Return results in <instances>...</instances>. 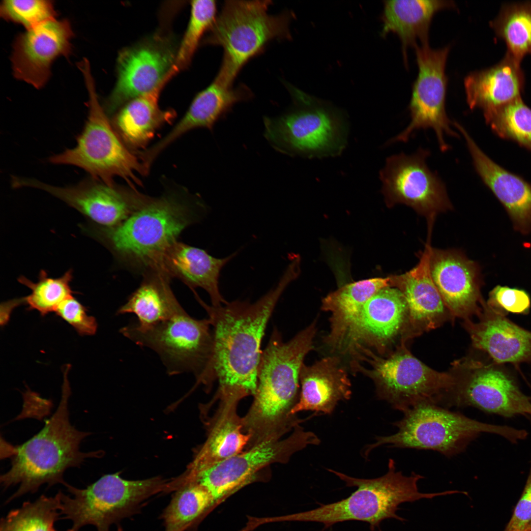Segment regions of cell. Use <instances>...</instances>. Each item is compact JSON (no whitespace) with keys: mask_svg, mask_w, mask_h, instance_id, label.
Instances as JSON below:
<instances>
[{"mask_svg":"<svg viewBox=\"0 0 531 531\" xmlns=\"http://www.w3.org/2000/svg\"><path fill=\"white\" fill-rule=\"evenodd\" d=\"M454 127L464 138L474 169L484 184L503 206L515 229L523 234L531 232V183L492 160L477 146L463 126Z\"/></svg>","mask_w":531,"mask_h":531,"instance_id":"23","label":"cell"},{"mask_svg":"<svg viewBox=\"0 0 531 531\" xmlns=\"http://www.w3.org/2000/svg\"><path fill=\"white\" fill-rule=\"evenodd\" d=\"M520 62L507 54L496 65L468 75L464 87L470 108H480L485 117L520 98L524 77Z\"/></svg>","mask_w":531,"mask_h":531,"instance_id":"29","label":"cell"},{"mask_svg":"<svg viewBox=\"0 0 531 531\" xmlns=\"http://www.w3.org/2000/svg\"><path fill=\"white\" fill-rule=\"evenodd\" d=\"M190 16L183 38L178 46L174 67L178 72L190 62L205 33L214 23L217 4L214 0H193L191 3Z\"/></svg>","mask_w":531,"mask_h":531,"instance_id":"39","label":"cell"},{"mask_svg":"<svg viewBox=\"0 0 531 531\" xmlns=\"http://www.w3.org/2000/svg\"><path fill=\"white\" fill-rule=\"evenodd\" d=\"M215 502L200 484L186 483L174 495L162 514L164 531H184Z\"/></svg>","mask_w":531,"mask_h":531,"instance_id":"36","label":"cell"},{"mask_svg":"<svg viewBox=\"0 0 531 531\" xmlns=\"http://www.w3.org/2000/svg\"><path fill=\"white\" fill-rule=\"evenodd\" d=\"M430 270L432 278L442 300L453 317L469 320L480 315L479 267L460 251L430 247Z\"/></svg>","mask_w":531,"mask_h":531,"instance_id":"21","label":"cell"},{"mask_svg":"<svg viewBox=\"0 0 531 531\" xmlns=\"http://www.w3.org/2000/svg\"><path fill=\"white\" fill-rule=\"evenodd\" d=\"M73 279V270L69 269L58 278L50 277L44 269L40 271L36 282L24 276H20L18 282L29 288L31 293L26 297L11 300L13 309L22 305H27L28 310L38 311L41 315L55 312L64 300L73 296L70 283Z\"/></svg>","mask_w":531,"mask_h":531,"instance_id":"34","label":"cell"},{"mask_svg":"<svg viewBox=\"0 0 531 531\" xmlns=\"http://www.w3.org/2000/svg\"><path fill=\"white\" fill-rule=\"evenodd\" d=\"M178 46L172 36L157 33L120 52L117 79L103 106L108 116L130 100L149 92L177 72L173 68Z\"/></svg>","mask_w":531,"mask_h":531,"instance_id":"15","label":"cell"},{"mask_svg":"<svg viewBox=\"0 0 531 531\" xmlns=\"http://www.w3.org/2000/svg\"><path fill=\"white\" fill-rule=\"evenodd\" d=\"M55 312L81 335L95 333L97 324L94 317L87 314V308L72 296L61 302Z\"/></svg>","mask_w":531,"mask_h":531,"instance_id":"42","label":"cell"},{"mask_svg":"<svg viewBox=\"0 0 531 531\" xmlns=\"http://www.w3.org/2000/svg\"><path fill=\"white\" fill-rule=\"evenodd\" d=\"M430 244L426 243L417 265L400 275L389 276L391 287L403 295L408 308L402 341L437 328L450 315L432 278L429 265Z\"/></svg>","mask_w":531,"mask_h":531,"instance_id":"22","label":"cell"},{"mask_svg":"<svg viewBox=\"0 0 531 531\" xmlns=\"http://www.w3.org/2000/svg\"><path fill=\"white\" fill-rule=\"evenodd\" d=\"M14 188L31 187L60 200L99 226L115 227L127 219L144 204L146 196L136 190L108 185L91 177L73 186H54L35 178L14 176Z\"/></svg>","mask_w":531,"mask_h":531,"instance_id":"17","label":"cell"},{"mask_svg":"<svg viewBox=\"0 0 531 531\" xmlns=\"http://www.w3.org/2000/svg\"><path fill=\"white\" fill-rule=\"evenodd\" d=\"M492 131L531 152V109L518 98L484 117Z\"/></svg>","mask_w":531,"mask_h":531,"instance_id":"38","label":"cell"},{"mask_svg":"<svg viewBox=\"0 0 531 531\" xmlns=\"http://www.w3.org/2000/svg\"><path fill=\"white\" fill-rule=\"evenodd\" d=\"M60 507L59 492L54 497L42 495L34 502H26L1 519L0 531H58L54 523L61 514Z\"/></svg>","mask_w":531,"mask_h":531,"instance_id":"37","label":"cell"},{"mask_svg":"<svg viewBox=\"0 0 531 531\" xmlns=\"http://www.w3.org/2000/svg\"><path fill=\"white\" fill-rule=\"evenodd\" d=\"M70 367L66 366L63 369L59 403L43 428L22 444L8 445L11 467L0 476V484L4 489L19 486L7 502L26 493L36 492L44 484L48 487L58 483L65 486L67 483L63 477L67 469L79 467L87 459L99 456V451L80 450L81 442L90 433L78 430L69 420L71 389L67 374Z\"/></svg>","mask_w":531,"mask_h":531,"instance_id":"4","label":"cell"},{"mask_svg":"<svg viewBox=\"0 0 531 531\" xmlns=\"http://www.w3.org/2000/svg\"><path fill=\"white\" fill-rule=\"evenodd\" d=\"M414 48L418 73L413 85L409 104L411 121L386 145L407 142L416 131L431 128L436 134L440 150L445 152L449 149L445 135L459 137L458 133L452 129L453 121L445 111L448 79L445 68L450 46L433 49L429 44H417Z\"/></svg>","mask_w":531,"mask_h":531,"instance_id":"14","label":"cell"},{"mask_svg":"<svg viewBox=\"0 0 531 531\" xmlns=\"http://www.w3.org/2000/svg\"><path fill=\"white\" fill-rule=\"evenodd\" d=\"M456 7L452 0H391L384 1L381 35L392 32L399 37L404 61L407 64V48L415 47L419 40L428 45L431 20L439 10Z\"/></svg>","mask_w":531,"mask_h":531,"instance_id":"30","label":"cell"},{"mask_svg":"<svg viewBox=\"0 0 531 531\" xmlns=\"http://www.w3.org/2000/svg\"><path fill=\"white\" fill-rule=\"evenodd\" d=\"M466 374L456 377L447 406H471L488 413L511 417L531 416V400L503 371L478 361H462Z\"/></svg>","mask_w":531,"mask_h":531,"instance_id":"18","label":"cell"},{"mask_svg":"<svg viewBox=\"0 0 531 531\" xmlns=\"http://www.w3.org/2000/svg\"><path fill=\"white\" fill-rule=\"evenodd\" d=\"M167 485L158 477L128 480L118 473L104 475L84 489L67 483L65 486L72 496L59 491L60 512L72 521L74 531L89 524L97 531H110L111 525L137 512L144 501L168 488Z\"/></svg>","mask_w":531,"mask_h":531,"instance_id":"12","label":"cell"},{"mask_svg":"<svg viewBox=\"0 0 531 531\" xmlns=\"http://www.w3.org/2000/svg\"><path fill=\"white\" fill-rule=\"evenodd\" d=\"M0 15L4 20L20 24L29 30L56 19L57 13L51 0H6L0 4Z\"/></svg>","mask_w":531,"mask_h":531,"instance_id":"40","label":"cell"},{"mask_svg":"<svg viewBox=\"0 0 531 531\" xmlns=\"http://www.w3.org/2000/svg\"><path fill=\"white\" fill-rule=\"evenodd\" d=\"M295 278L286 270L276 286L254 303L236 300L214 306L196 298L212 327L211 370L219 384L217 393L254 396L266 325L281 295Z\"/></svg>","mask_w":531,"mask_h":531,"instance_id":"1","label":"cell"},{"mask_svg":"<svg viewBox=\"0 0 531 531\" xmlns=\"http://www.w3.org/2000/svg\"><path fill=\"white\" fill-rule=\"evenodd\" d=\"M480 321L469 320L466 326L473 346L488 354L496 362L531 360V332L511 322L484 303Z\"/></svg>","mask_w":531,"mask_h":531,"instance_id":"28","label":"cell"},{"mask_svg":"<svg viewBox=\"0 0 531 531\" xmlns=\"http://www.w3.org/2000/svg\"><path fill=\"white\" fill-rule=\"evenodd\" d=\"M170 80L130 100L115 114L112 125L127 146L135 148L144 147L159 127L175 118L174 111L162 110L158 105L160 92Z\"/></svg>","mask_w":531,"mask_h":531,"instance_id":"31","label":"cell"},{"mask_svg":"<svg viewBox=\"0 0 531 531\" xmlns=\"http://www.w3.org/2000/svg\"><path fill=\"white\" fill-rule=\"evenodd\" d=\"M504 531H531V466L523 493Z\"/></svg>","mask_w":531,"mask_h":531,"instance_id":"43","label":"cell"},{"mask_svg":"<svg viewBox=\"0 0 531 531\" xmlns=\"http://www.w3.org/2000/svg\"><path fill=\"white\" fill-rule=\"evenodd\" d=\"M314 322L288 342L275 328L262 352L254 400L242 418L243 431L251 435L247 448L280 439L302 422L291 411L299 398L303 360L313 349Z\"/></svg>","mask_w":531,"mask_h":531,"instance_id":"2","label":"cell"},{"mask_svg":"<svg viewBox=\"0 0 531 531\" xmlns=\"http://www.w3.org/2000/svg\"><path fill=\"white\" fill-rule=\"evenodd\" d=\"M205 206L174 194L149 197L119 225L104 227L87 221L82 232L107 248L118 262L145 274L154 271L181 233L200 219Z\"/></svg>","mask_w":531,"mask_h":531,"instance_id":"3","label":"cell"},{"mask_svg":"<svg viewBox=\"0 0 531 531\" xmlns=\"http://www.w3.org/2000/svg\"><path fill=\"white\" fill-rule=\"evenodd\" d=\"M486 305L502 315L505 312L522 314L529 310L531 300L523 290L498 285L490 292Z\"/></svg>","mask_w":531,"mask_h":531,"instance_id":"41","label":"cell"},{"mask_svg":"<svg viewBox=\"0 0 531 531\" xmlns=\"http://www.w3.org/2000/svg\"><path fill=\"white\" fill-rule=\"evenodd\" d=\"M407 304L397 288L388 286L363 305L349 325L338 349L352 354L360 348L385 352L400 336L407 322Z\"/></svg>","mask_w":531,"mask_h":531,"instance_id":"19","label":"cell"},{"mask_svg":"<svg viewBox=\"0 0 531 531\" xmlns=\"http://www.w3.org/2000/svg\"><path fill=\"white\" fill-rule=\"evenodd\" d=\"M320 442L315 434L298 424L288 437L256 444L201 472L191 481L206 489L216 502L252 480L262 469L274 463H285L295 453Z\"/></svg>","mask_w":531,"mask_h":531,"instance_id":"16","label":"cell"},{"mask_svg":"<svg viewBox=\"0 0 531 531\" xmlns=\"http://www.w3.org/2000/svg\"><path fill=\"white\" fill-rule=\"evenodd\" d=\"M270 0H226L204 44L223 50L220 69L215 79L229 86L251 59L274 40L291 39L290 24L294 15L286 11L268 12Z\"/></svg>","mask_w":531,"mask_h":531,"instance_id":"6","label":"cell"},{"mask_svg":"<svg viewBox=\"0 0 531 531\" xmlns=\"http://www.w3.org/2000/svg\"><path fill=\"white\" fill-rule=\"evenodd\" d=\"M403 413V417L393 423L397 432L377 437L374 443L364 448V457L376 447L389 444L390 448L435 450L450 457L463 452L482 433L499 435L514 442L527 436L524 430L480 422L432 403L418 404Z\"/></svg>","mask_w":531,"mask_h":531,"instance_id":"7","label":"cell"},{"mask_svg":"<svg viewBox=\"0 0 531 531\" xmlns=\"http://www.w3.org/2000/svg\"><path fill=\"white\" fill-rule=\"evenodd\" d=\"M390 286L389 277H376L346 284L323 299L322 309L331 313L326 343L338 349L351 323L363 305L380 290Z\"/></svg>","mask_w":531,"mask_h":531,"instance_id":"32","label":"cell"},{"mask_svg":"<svg viewBox=\"0 0 531 531\" xmlns=\"http://www.w3.org/2000/svg\"><path fill=\"white\" fill-rule=\"evenodd\" d=\"M491 25L498 36L505 42L507 54L520 62L531 55V4L507 5Z\"/></svg>","mask_w":531,"mask_h":531,"instance_id":"35","label":"cell"},{"mask_svg":"<svg viewBox=\"0 0 531 531\" xmlns=\"http://www.w3.org/2000/svg\"><path fill=\"white\" fill-rule=\"evenodd\" d=\"M73 35L68 20L56 19L20 34L11 58L14 77L36 88H42L51 76L55 59L70 54Z\"/></svg>","mask_w":531,"mask_h":531,"instance_id":"20","label":"cell"},{"mask_svg":"<svg viewBox=\"0 0 531 531\" xmlns=\"http://www.w3.org/2000/svg\"><path fill=\"white\" fill-rule=\"evenodd\" d=\"M82 72L88 94V115L83 131L72 148L53 155L49 162L83 169L90 177L108 185H114L113 178L120 177L134 189L141 184L139 176L147 174L141 161L130 151L110 123L99 102L88 60L81 62Z\"/></svg>","mask_w":531,"mask_h":531,"instance_id":"8","label":"cell"},{"mask_svg":"<svg viewBox=\"0 0 531 531\" xmlns=\"http://www.w3.org/2000/svg\"><path fill=\"white\" fill-rule=\"evenodd\" d=\"M430 155L428 149L422 148L410 155H392L386 158L380 178L387 206H410L425 216L429 227H432L436 216L453 206L444 182L427 164Z\"/></svg>","mask_w":531,"mask_h":531,"instance_id":"13","label":"cell"},{"mask_svg":"<svg viewBox=\"0 0 531 531\" xmlns=\"http://www.w3.org/2000/svg\"><path fill=\"white\" fill-rule=\"evenodd\" d=\"M170 278L158 272L145 274L141 285L117 311V315L132 314L136 323L147 327L166 320L183 308L170 286Z\"/></svg>","mask_w":531,"mask_h":531,"instance_id":"33","label":"cell"},{"mask_svg":"<svg viewBox=\"0 0 531 531\" xmlns=\"http://www.w3.org/2000/svg\"><path fill=\"white\" fill-rule=\"evenodd\" d=\"M253 96L252 91L243 84L234 87L214 79L208 86L196 95L184 116L172 129L144 151L145 159L152 163L164 149L190 130L206 128L212 131L215 124L225 118L236 104L248 101Z\"/></svg>","mask_w":531,"mask_h":531,"instance_id":"24","label":"cell"},{"mask_svg":"<svg viewBox=\"0 0 531 531\" xmlns=\"http://www.w3.org/2000/svg\"><path fill=\"white\" fill-rule=\"evenodd\" d=\"M236 254L217 258L203 249L176 241L165 251L155 271L170 279H180L194 293L195 288L203 289L209 295L212 305L218 306L227 302L219 289L221 270Z\"/></svg>","mask_w":531,"mask_h":531,"instance_id":"25","label":"cell"},{"mask_svg":"<svg viewBox=\"0 0 531 531\" xmlns=\"http://www.w3.org/2000/svg\"><path fill=\"white\" fill-rule=\"evenodd\" d=\"M294 105L283 114L265 116L264 135L276 151L307 158L335 157L346 148L348 122L339 111L312 103L288 86Z\"/></svg>","mask_w":531,"mask_h":531,"instance_id":"10","label":"cell"},{"mask_svg":"<svg viewBox=\"0 0 531 531\" xmlns=\"http://www.w3.org/2000/svg\"><path fill=\"white\" fill-rule=\"evenodd\" d=\"M354 356L368 365L353 361L354 370L372 379L378 397L402 412L422 403H446L456 384L455 376L428 367L403 342L385 357L365 348L358 349Z\"/></svg>","mask_w":531,"mask_h":531,"instance_id":"9","label":"cell"},{"mask_svg":"<svg viewBox=\"0 0 531 531\" xmlns=\"http://www.w3.org/2000/svg\"><path fill=\"white\" fill-rule=\"evenodd\" d=\"M219 405L207 439L197 455L192 467V479L201 472L243 451L251 435L243 431L242 418L237 413L239 401L236 394H216Z\"/></svg>","mask_w":531,"mask_h":531,"instance_id":"27","label":"cell"},{"mask_svg":"<svg viewBox=\"0 0 531 531\" xmlns=\"http://www.w3.org/2000/svg\"><path fill=\"white\" fill-rule=\"evenodd\" d=\"M299 398L291 411L331 414L338 402L350 399L351 384L338 357L323 358L311 365L304 363L300 371Z\"/></svg>","mask_w":531,"mask_h":531,"instance_id":"26","label":"cell"},{"mask_svg":"<svg viewBox=\"0 0 531 531\" xmlns=\"http://www.w3.org/2000/svg\"><path fill=\"white\" fill-rule=\"evenodd\" d=\"M327 470L344 481L347 487H356V490L346 499L320 504L315 509L287 515L283 520L318 522L324 524L325 528L344 521H359L368 523L373 531L385 519L404 520L396 513L402 503L450 494V491L420 492L417 484L424 477L414 472L407 476L401 471H396L395 461L392 459L388 460L387 472L376 478H357L332 469Z\"/></svg>","mask_w":531,"mask_h":531,"instance_id":"5","label":"cell"},{"mask_svg":"<svg viewBox=\"0 0 531 531\" xmlns=\"http://www.w3.org/2000/svg\"><path fill=\"white\" fill-rule=\"evenodd\" d=\"M119 331L137 345L155 352L170 375L190 372L197 383L207 387L214 382L211 371L213 333L208 318L195 319L183 309L157 324L143 327L134 322Z\"/></svg>","mask_w":531,"mask_h":531,"instance_id":"11","label":"cell"}]
</instances>
